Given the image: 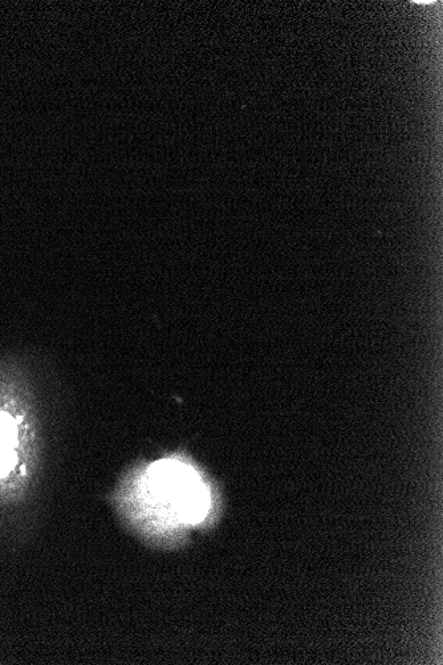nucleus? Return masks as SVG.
I'll use <instances>...</instances> for the list:
<instances>
[{"label":"nucleus","instance_id":"nucleus-1","mask_svg":"<svg viewBox=\"0 0 443 665\" xmlns=\"http://www.w3.org/2000/svg\"><path fill=\"white\" fill-rule=\"evenodd\" d=\"M23 416L0 409V478L14 472L19 464Z\"/></svg>","mask_w":443,"mask_h":665}]
</instances>
